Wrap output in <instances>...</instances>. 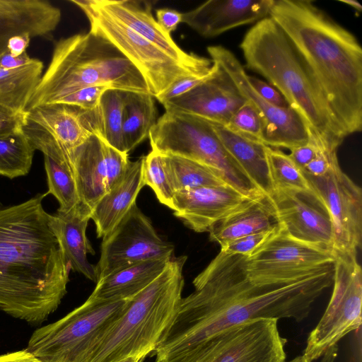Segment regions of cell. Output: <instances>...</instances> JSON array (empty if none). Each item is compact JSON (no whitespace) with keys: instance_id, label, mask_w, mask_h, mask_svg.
Masks as SVG:
<instances>
[{"instance_id":"6da1fadb","label":"cell","mask_w":362,"mask_h":362,"mask_svg":"<svg viewBox=\"0 0 362 362\" xmlns=\"http://www.w3.org/2000/svg\"><path fill=\"white\" fill-rule=\"evenodd\" d=\"M246 256L221 251L193 280L176 315L153 351L167 362L233 326L257 318L305 320L312 305L333 284L334 264L296 279H252Z\"/></svg>"},{"instance_id":"7a4b0ae2","label":"cell","mask_w":362,"mask_h":362,"mask_svg":"<svg viewBox=\"0 0 362 362\" xmlns=\"http://www.w3.org/2000/svg\"><path fill=\"white\" fill-rule=\"evenodd\" d=\"M47 194L0 205V310L34 325L57 309L71 270L42 204Z\"/></svg>"},{"instance_id":"3957f363","label":"cell","mask_w":362,"mask_h":362,"mask_svg":"<svg viewBox=\"0 0 362 362\" xmlns=\"http://www.w3.org/2000/svg\"><path fill=\"white\" fill-rule=\"evenodd\" d=\"M281 28L347 136L362 129V48L357 38L310 0H273Z\"/></svg>"},{"instance_id":"277c9868","label":"cell","mask_w":362,"mask_h":362,"mask_svg":"<svg viewBox=\"0 0 362 362\" xmlns=\"http://www.w3.org/2000/svg\"><path fill=\"white\" fill-rule=\"evenodd\" d=\"M240 49L245 66L264 77L301 117L309 133L337 150L346 135L296 49L269 16L245 34Z\"/></svg>"},{"instance_id":"5b68a950","label":"cell","mask_w":362,"mask_h":362,"mask_svg":"<svg viewBox=\"0 0 362 362\" xmlns=\"http://www.w3.org/2000/svg\"><path fill=\"white\" fill-rule=\"evenodd\" d=\"M91 86L150 93L136 67L113 44L89 31L56 42L26 110Z\"/></svg>"},{"instance_id":"8992f818","label":"cell","mask_w":362,"mask_h":362,"mask_svg":"<svg viewBox=\"0 0 362 362\" xmlns=\"http://www.w3.org/2000/svg\"><path fill=\"white\" fill-rule=\"evenodd\" d=\"M186 260L185 255L173 257L156 279L130 298L84 362H118L132 356L145 358L153 352L182 298Z\"/></svg>"},{"instance_id":"52a82bcc","label":"cell","mask_w":362,"mask_h":362,"mask_svg":"<svg viewBox=\"0 0 362 362\" xmlns=\"http://www.w3.org/2000/svg\"><path fill=\"white\" fill-rule=\"evenodd\" d=\"M148 139L153 151L202 163L242 194L252 198L264 197L227 151L211 122L190 114L165 111Z\"/></svg>"},{"instance_id":"ba28073f","label":"cell","mask_w":362,"mask_h":362,"mask_svg":"<svg viewBox=\"0 0 362 362\" xmlns=\"http://www.w3.org/2000/svg\"><path fill=\"white\" fill-rule=\"evenodd\" d=\"M129 299L88 297L60 320L35 330L25 349L40 362H84Z\"/></svg>"},{"instance_id":"9c48e42d","label":"cell","mask_w":362,"mask_h":362,"mask_svg":"<svg viewBox=\"0 0 362 362\" xmlns=\"http://www.w3.org/2000/svg\"><path fill=\"white\" fill-rule=\"evenodd\" d=\"M86 15L90 31L113 44L141 72L154 98L176 81L204 76L215 68L200 67L177 61L129 28L95 8L90 0H69Z\"/></svg>"},{"instance_id":"30bf717a","label":"cell","mask_w":362,"mask_h":362,"mask_svg":"<svg viewBox=\"0 0 362 362\" xmlns=\"http://www.w3.org/2000/svg\"><path fill=\"white\" fill-rule=\"evenodd\" d=\"M335 253L332 296L303 351L312 362L320 358L332 361L339 341L361 325L362 272L357 253Z\"/></svg>"},{"instance_id":"8fae6325","label":"cell","mask_w":362,"mask_h":362,"mask_svg":"<svg viewBox=\"0 0 362 362\" xmlns=\"http://www.w3.org/2000/svg\"><path fill=\"white\" fill-rule=\"evenodd\" d=\"M278 320L257 318L229 327L167 362H286Z\"/></svg>"},{"instance_id":"7c38bea8","label":"cell","mask_w":362,"mask_h":362,"mask_svg":"<svg viewBox=\"0 0 362 362\" xmlns=\"http://www.w3.org/2000/svg\"><path fill=\"white\" fill-rule=\"evenodd\" d=\"M335 259L334 250L293 238L278 224L265 240L246 256V271L253 280L286 281L334 264Z\"/></svg>"},{"instance_id":"4fadbf2b","label":"cell","mask_w":362,"mask_h":362,"mask_svg":"<svg viewBox=\"0 0 362 362\" xmlns=\"http://www.w3.org/2000/svg\"><path fill=\"white\" fill-rule=\"evenodd\" d=\"M174 250V245L159 235L151 220L134 204L112 230L103 238L100 257L95 266L98 281L141 262L171 259Z\"/></svg>"},{"instance_id":"5bb4252c","label":"cell","mask_w":362,"mask_h":362,"mask_svg":"<svg viewBox=\"0 0 362 362\" xmlns=\"http://www.w3.org/2000/svg\"><path fill=\"white\" fill-rule=\"evenodd\" d=\"M303 173L329 214L334 233V251L357 253L362 236L360 187L343 172L337 156L333 158L325 175L314 177Z\"/></svg>"},{"instance_id":"9a60e30c","label":"cell","mask_w":362,"mask_h":362,"mask_svg":"<svg viewBox=\"0 0 362 362\" xmlns=\"http://www.w3.org/2000/svg\"><path fill=\"white\" fill-rule=\"evenodd\" d=\"M210 59L224 70L264 120L262 142L274 148L292 149L308 141V131L301 117L290 107H279L264 99L251 86L243 65L233 52L222 45L207 47Z\"/></svg>"},{"instance_id":"2e32d148","label":"cell","mask_w":362,"mask_h":362,"mask_svg":"<svg viewBox=\"0 0 362 362\" xmlns=\"http://www.w3.org/2000/svg\"><path fill=\"white\" fill-rule=\"evenodd\" d=\"M80 202L91 211L100 199L126 171L128 154L110 146L99 135H92L68 156Z\"/></svg>"},{"instance_id":"e0dca14e","label":"cell","mask_w":362,"mask_h":362,"mask_svg":"<svg viewBox=\"0 0 362 362\" xmlns=\"http://www.w3.org/2000/svg\"><path fill=\"white\" fill-rule=\"evenodd\" d=\"M266 198L276 222L291 237L334 250L331 218L325 204L315 191L276 189Z\"/></svg>"},{"instance_id":"ac0fdd59","label":"cell","mask_w":362,"mask_h":362,"mask_svg":"<svg viewBox=\"0 0 362 362\" xmlns=\"http://www.w3.org/2000/svg\"><path fill=\"white\" fill-rule=\"evenodd\" d=\"M214 71L186 93L163 104L165 111L180 112L227 126L246 102L235 83L216 63Z\"/></svg>"},{"instance_id":"d6986e66","label":"cell","mask_w":362,"mask_h":362,"mask_svg":"<svg viewBox=\"0 0 362 362\" xmlns=\"http://www.w3.org/2000/svg\"><path fill=\"white\" fill-rule=\"evenodd\" d=\"M254 199L257 198L249 197L228 185L205 186L176 191L171 209L187 227L204 233Z\"/></svg>"},{"instance_id":"ffe728a7","label":"cell","mask_w":362,"mask_h":362,"mask_svg":"<svg viewBox=\"0 0 362 362\" xmlns=\"http://www.w3.org/2000/svg\"><path fill=\"white\" fill-rule=\"evenodd\" d=\"M24 119L45 132L67 156L92 135L101 134L99 107L86 110L61 103L44 104L26 110Z\"/></svg>"},{"instance_id":"44dd1931","label":"cell","mask_w":362,"mask_h":362,"mask_svg":"<svg viewBox=\"0 0 362 362\" xmlns=\"http://www.w3.org/2000/svg\"><path fill=\"white\" fill-rule=\"evenodd\" d=\"M90 3L111 18L129 28L173 59L182 63L211 67L210 58L188 53L181 49L170 34L165 32L152 14L150 1L90 0Z\"/></svg>"},{"instance_id":"7402d4cb","label":"cell","mask_w":362,"mask_h":362,"mask_svg":"<svg viewBox=\"0 0 362 362\" xmlns=\"http://www.w3.org/2000/svg\"><path fill=\"white\" fill-rule=\"evenodd\" d=\"M273 0H209L182 13V23L211 38L269 16Z\"/></svg>"},{"instance_id":"603a6c76","label":"cell","mask_w":362,"mask_h":362,"mask_svg":"<svg viewBox=\"0 0 362 362\" xmlns=\"http://www.w3.org/2000/svg\"><path fill=\"white\" fill-rule=\"evenodd\" d=\"M61 18V10L48 1L0 0V55L11 37L27 35L32 38L51 34Z\"/></svg>"},{"instance_id":"cb8c5ba5","label":"cell","mask_w":362,"mask_h":362,"mask_svg":"<svg viewBox=\"0 0 362 362\" xmlns=\"http://www.w3.org/2000/svg\"><path fill=\"white\" fill-rule=\"evenodd\" d=\"M91 210L81 202L69 211L52 214L54 230L71 270L97 283L95 266L88 259L95 251L86 235Z\"/></svg>"},{"instance_id":"d4e9b609","label":"cell","mask_w":362,"mask_h":362,"mask_svg":"<svg viewBox=\"0 0 362 362\" xmlns=\"http://www.w3.org/2000/svg\"><path fill=\"white\" fill-rule=\"evenodd\" d=\"M145 186L141 158L129 162L119 180L100 199L92 211L90 219L96 227L98 238L107 235L127 214Z\"/></svg>"},{"instance_id":"484cf974","label":"cell","mask_w":362,"mask_h":362,"mask_svg":"<svg viewBox=\"0 0 362 362\" xmlns=\"http://www.w3.org/2000/svg\"><path fill=\"white\" fill-rule=\"evenodd\" d=\"M218 139L252 183L269 197L275 191L263 142L234 132L226 127L211 123Z\"/></svg>"},{"instance_id":"4316f807","label":"cell","mask_w":362,"mask_h":362,"mask_svg":"<svg viewBox=\"0 0 362 362\" xmlns=\"http://www.w3.org/2000/svg\"><path fill=\"white\" fill-rule=\"evenodd\" d=\"M171 259H148L112 272L98 281L89 297L100 300L131 298L156 279Z\"/></svg>"},{"instance_id":"83f0119b","label":"cell","mask_w":362,"mask_h":362,"mask_svg":"<svg viewBox=\"0 0 362 362\" xmlns=\"http://www.w3.org/2000/svg\"><path fill=\"white\" fill-rule=\"evenodd\" d=\"M277 225L267 198L259 197L216 223L209 231V239L222 247L237 238L272 230Z\"/></svg>"},{"instance_id":"f1b7e54d","label":"cell","mask_w":362,"mask_h":362,"mask_svg":"<svg viewBox=\"0 0 362 362\" xmlns=\"http://www.w3.org/2000/svg\"><path fill=\"white\" fill-rule=\"evenodd\" d=\"M158 119V111L152 95L140 92H125L122 129L125 153L128 154L148 138Z\"/></svg>"},{"instance_id":"f546056e","label":"cell","mask_w":362,"mask_h":362,"mask_svg":"<svg viewBox=\"0 0 362 362\" xmlns=\"http://www.w3.org/2000/svg\"><path fill=\"white\" fill-rule=\"evenodd\" d=\"M43 63L33 58L23 66L0 69V105L23 114L42 76Z\"/></svg>"},{"instance_id":"4dcf8cb0","label":"cell","mask_w":362,"mask_h":362,"mask_svg":"<svg viewBox=\"0 0 362 362\" xmlns=\"http://www.w3.org/2000/svg\"><path fill=\"white\" fill-rule=\"evenodd\" d=\"M35 151L22 127L0 134V175L13 179L27 175Z\"/></svg>"},{"instance_id":"1f68e13d","label":"cell","mask_w":362,"mask_h":362,"mask_svg":"<svg viewBox=\"0 0 362 362\" xmlns=\"http://www.w3.org/2000/svg\"><path fill=\"white\" fill-rule=\"evenodd\" d=\"M164 156L175 192L205 186L227 185L213 169L206 165L180 156Z\"/></svg>"},{"instance_id":"d6a6232c","label":"cell","mask_w":362,"mask_h":362,"mask_svg":"<svg viewBox=\"0 0 362 362\" xmlns=\"http://www.w3.org/2000/svg\"><path fill=\"white\" fill-rule=\"evenodd\" d=\"M48 192L59 204L57 210L69 211L80 203L69 160L65 157L44 156Z\"/></svg>"},{"instance_id":"836d02e7","label":"cell","mask_w":362,"mask_h":362,"mask_svg":"<svg viewBox=\"0 0 362 362\" xmlns=\"http://www.w3.org/2000/svg\"><path fill=\"white\" fill-rule=\"evenodd\" d=\"M125 92L107 89L103 94L99 109L102 137L110 146L124 153L122 129Z\"/></svg>"},{"instance_id":"e575fe53","label":"cell","mask_w":362,"mask_h":362,"mask_svg":"<svg viewBox=\"0 0 362 362\" xmlns=\"http://www.w3.org/2000/svg\"><path fill=\"white\" fill-rule=\"evenodd\" d=\"M267 154L272 180L276 189L314 191L303 170L288 154L267 146Z\"/></svg>"},{"instance_id":"d590c367","label":"cell","mask_w":362,"mask_h":362,"mask_svg":"<svg viewBox=\"0 0 362 362\" xmlns=\"http://www.w3.org/2000/svg\"><path fill=\"white\" fill-rule=\"evenodd\" d=\"M141 162L144 185L153 189L161 204L171 209L175 191L166 168L164 155L151 150L141 158Z\"/></svg>"},{"instance_id":"8d00e7d4","label":"cell","mask_w":362,"mask_h":362,"mask_svg":"<svg viewBox=\"0 0 362 362\" xmlns=\"http://www.w3.org/2000/svg\"><path fill=\"white\" fill-rule=\"evenodd\" d=\"M224 127L234 132L262 142L264 120L259 112L247 100L235 112L228 125Z\"/></svg>"},{"instance_id":"74e56055","label":"cell","mask_w":362,"mask_h":362,"mask_svg":"<svg viewBox=\"0 0 362 362\" xmlns=\"http://www.w3.org/2000/svg\"><path fill=\"white\" fill-rule=\"evenodd\" d=\"M107 89L110 88L105 86L84 88L61 98L56 103L75 105L86 110L96 109L100 105L103 94Z\"/></svg>"},{"instance_id":"f35d334b","label":"cell","mask_w":362,"mask_h":362,"mask_svg":"<svg viewBox=\"0 0 362 362\" xmlns=\"http://www.w3.org/2000/svg\"><path fill=\"white\" fill-rule=\"evenodd\" d=\"M274 229L248 235L233 240L221 247L220 251L228 255L247 256L264 242Z\"/></svg>"},{"instance_id":"ab89813d","label":"cell","mask_w":362,"mask_h":362,"mask_svg":"<svg viewBox=\"0 0 362 362\" xmlns=\"http://www.w3.org/2000/svg\"><path fill=\"white\" fill-rule=\"evenodd\" d=\"M211 74L204 76H189L179 80L155 98L163 105L165 102L177 98L189 91L205 80Z\"/></svg>"},{"instance_id":"60d3db41","label":"cell","mask_w":362,"mask_h":362,"mask_svg":"<svg viewBox=\"0 0 362 362\" xmlns=\"http://www.w3.org/2000/svg\"><path fill=\"white\" fill-rule=\"evenodd\" d=\"M248 81L255 90L267 101L279 107H288L283 95L271 84L257 77L248 75Z\"/></svg>"},{"instance_id":"b9f144b4","label":"cell","mask_w":362,"mask_h":362,"mask_svg":"<svg viewBox=\"0 0 362 362\" xmlns=\"http://www.w3.org/2000/svg\"><path fill=\"white\" fill-rule=\"evenodd\" d=\"M318 146L313 137L308 134L307 143L290 150L291 159L301 168L308 164L316 156Z\"/></svg>"},{"instance_id":"7bdbcfd3","label":"cell","mask_w":362,"mask_h":362,"mask_svg":"<svg viewBox=\"0 0 362 362\" xmlns=\"http://www.w3.org/2000/svg\"><path fill=\"white\" fill-rule=\"evenodd\" d=\"M156 11L157 23L165 32L170 35L182 23V13L177 10L165 8L157 9Z\"/></svg>"},{"instance_id":"ee69618b","label":"cell","mask_w":362,"mask_h":362,"mask_svg":"<svg viewBox=\"0 0 362 362\" xmlns=\"http://www.w3.org/2000/svg\"><path fill=\"white\" fill-rule=\"evenodd\" d=\"M23 114L16 113L0 105V134L22 127Z\"/></svg>"},{"instance_id":"f6af8a7d","label":"cell","mask_w":362,"mask_h":362,"mask_svg":"<svg viewBox=\"0 0 362 362\" xmlns=\"http://www.w3.org/2000/svg\"><path fill=\"white\" fill-rule=\"evenodd\" d=\"M26 52L19 56H14L7 49L0 55V69H11L25 66L33 61Z\"/></svg>"},{"instance_id":"bcb514c9","label":"cell","mask_w":362,"mask_h":362,"mask_svg":"<svg viewBox=\"0 0 362 362\" xmlns=\"http://www.w3.org/2000/svg\"><path fill=\"white\" fill-rule=\"evenodd\" d=\"M31 37L27 35L11 37L7 43V50L14 56H19L26 52Z\"/></svg>"},{"instance_id":"7dc6e473","label":"cell","mask_w":362,"mask_h":362,"mask_svg":"<svg viewBox=\"0 0 362 362\" xmlns=\"http://www.w3.org/2000/svg\"><path fill=\"white\" fill-rule=\"evenodd\" d=\"M0 362H40L25 349L0 355Z\"/></svg>"},{"instance_id":"c3c4849f","label":"cell","mask_w":362,"mask_h":362,"mask_svg":"<svg viewBox=\"0 0 362 362\" xmlns=\"http://www.w3.org/2000/svg\"><path fill=\"white\" fill-rule=\"evenodd\" d=\"M340 2L346 4L351 6L352 8H354L356 13L357 15L361 13L362 11V6L361 4L356 0H339Z\"/></svg>"},{"instance_id":"681fc988","label":"cell","mask_w":362,"mask_h":362,"mask_svg":"<svg viewBox=\"0 0 362 362\" xmlns=\"http://www.w3.org/2000/svg\"><path fill=\"white\" fill-rule=\"evenodd\" d=\"M144 357L141 356L128 357L118 362H141Z\"/></svg>"},{"instance_id":"f907efd6","label":"cell","mask_w":362,"mask_h":362,"mask_svg":"<svg viewBox=\"0 0 362 362\" xmlns=\"http://www.w3.org/2000/svg\"><path fill=\"white\" fill-rule=\"evenodd\" d=\"M288 362H312V361H309L305 356L301 355V356H296V358L291 359V361H289Z\"/></svg>"}]
</instances>
